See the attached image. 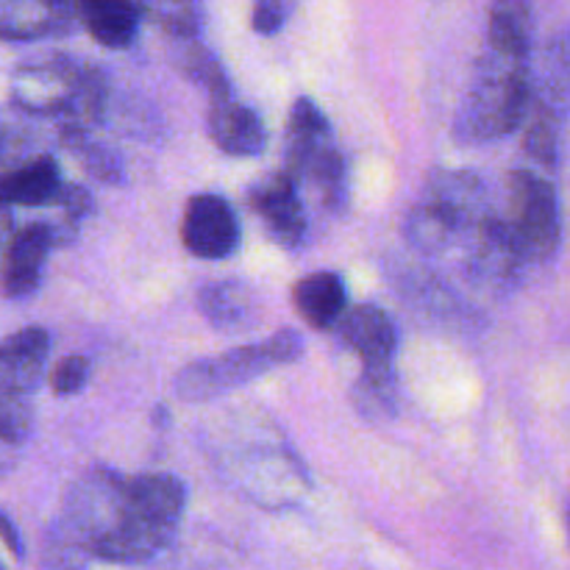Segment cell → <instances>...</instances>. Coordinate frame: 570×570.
I'll list each match as a JSON object with an SVG mask.
<instances>
[{
    "label": "cell",
    "instance_id": "cell-6",
    "mask_svg": "<svg viewBox=\"0 0 570 570\" xmlns=\"http://www.w3.org/2000/svg\"><path fill=\"white\" fill-rule=\"evenodd\" d=\"M87 70L89 61L70 59V56L28 61V65L17 67L11 76V104L26 115L50 117L59 126L76 106Z\"/></svg>",
    "mask_w": 570,
    "mask_h": 570
},
{
    "label": "cell",
    "instance_id": "cell-19",
    "mask_svg": "<svg viewBox=\"0 0 570 570\" xmlns=\"http://www.w3.org/2000/svg\"><path fill=\"white\" fill-rule=\"evenodd\" d=\"M534 17L529 0H490L488 48L532 59Z\"/></svg>",
    "mask_w": 570,
    "mask_h": 570
},
{
    "label": "cell",
    "instance_id": "cell-10",
    "mask_svg": "<svg viewBox=\"0 0 570 570\" xmlns=\"http://www.w3.org/2000/svg\"><path fill=\"white\" fill-rule=\"evenodd\" d=\"M421 200L449 215L465 237H473L484 217L493 215L488 184L473 170H434L423 184Z\"/></svg>",
    "mask_w": 570,
    "mask_h": 570
},
{
    "label": "cell",
    "instance_id": "cell-20",
    "mask_svg": "<svg viewBox=\"0 0 570 570\" xmlns=\"http://www.w3.org/2000/svg\"><path fill=\"white\" fill-rule=\"evenodd\" d=\"M404 237L406 243H410V248L417 250V254L440 256L445 254L451 245L465 239V234H462V228L456 226L449 215H443V212L434 209V206L417 200L404 220Z\"/></svg>",
    "mask_w": 570,
    "mask_h": 570
},
{
    "label": "cell",
    "instance_id": "cell-11",
    "mask_svg": "<svg viewBox=\"0 0 570 570\" xmlns=\"http://www.w3.org/2000/svg\"><path fill=\"white\" fill-rule=\"evenodd\" d=\"M56 248V237L48 223H28L9 239L3 254V271H0V289L6 298L20 301L39 289L45 262Z\"/></svg>",
    "mask_w": 570,
    "mask_h": 570
},
{
    "label": "cell",
    "instance_id": "cell-27",
    "mask_svg": "<svg viewBox=\"0 0 570 570\" xmlns=\"http://www.w3.org/2000/svg\"><path fill=\"white\" fill-rule=\"evenodd\" d=\"M298 0H256L254 3V31L262 37H273V33L282 31L287 26V20L293 17Z\"/></svg>",
    "mask_w": 570,
    "mask_h": 570
},
{
    "label": "cell",
    "instance_id": "cell-28",
    "mask_svg": "<svg viewBox=\"0 0 570 570\" xmlns=\"http://www.w3.org/2000/svg\"><path fill=\"white\" fill-rule=\"evenodd\" d=\"M28 159V137L20 126H11V122L0 120V165L6 170L11 167L26 165Z\"/></svg>",
    "mask_w": 570,
    "mask_h": 570
},
{
    "label": "cell",
    "instance_id": "cell-30",
    "mask_svg": "<svg viewBox=\"0 0 570 570\" xmlns=\"http://www.w3.org/2000/svg\"><path fill=\"white\" fill-rule=\"evenodd\" d=\"M11 237H14V234H11V209L9 206H0V250L9 245Z\"/></svg>",
    "mask_w": 570,
    "mask_h": 570
},
{
    "label": "cell",
    "instance_id": "cell-23",
    "mask_svg": "<svg viewBox=\"0 0 570 570\" xmlns=\"http://www.w3.org/2000/svg\"><path fill=\"white\" fill-rule=\"evenodd\" d=\"M137 6L173 39H198L204 26L200 0H137Z\"/></svg>",
    "mask_w": 570,
    "mask_h": 570
},
{
    "label": "cell",
    "instance_id": "cell-22",
    "mask_svg": "<svg viewBox=\"0 0 570 570\" xmlns=\"http://www.w3.org/2000/svg\"><path fill=\"white\" fill-rule=\"evenodd\" d=\"M173 61H176V67L181 70V76L187 81L206 89L209 100L234 95L232 81H228L226 70L217 61V56L206 45H200L198 39H176V56H173Z\"/></svg>",
    "mask_w": 570,
    "mask_h": 570
},
{
    "label": "cell",
    "instance_id": "cell-8",
    "mask_svg": "<svg viewBox=\"0 0 570 570\" xmlns=\"http://www.w3.org/2000/svg\"><path fill=\"white\" fill-rule=\"evenodd\" d=\"M181 243L198 259H228L239 248V220L234 206L215 193L193 195L181 217Z\"/></svg>",
    "mask_w": 570,
    "mask_h": 570
},
{
    "label": "cell",
    "instance_id": "cell-26",
    "mask_svg": "<svg viewBox=\"0 0 570 570\" xmlns=\"http://www.w3.org/2000/svg\"><path fill=\"white\" fill-rule=\"evenodd\" d=\"M89 371H92V365H89V360L83 354L65 356L61 362H56L53 373H50V390H53L56 395H61V399L78 395L87 387Z\"/></svg>",
    "mask_w": 570,
    "mask_h": 570
},
{
    "label": "cell",
    "instance_id": "cell-31",
    "mask_svg": "<svg viewBox=\"0 0 570 570\" xmlns=\"http://www.w3.org/2000/svg\"><path fill=\"white\" fill-rule=\"evenodd\" d=\"M0 570H3V566H0Z\"/></svg>",
    "mask_w": 570,
    "mask_h": 570
},
{
    "label": "cell",
    "instance_id": "cell-29",
    "mask_svg": "<svg viewBox=\"0 0 570 570\" xmlns=\"http://www.w3.org/2000/svg\"><path fill=\"white\" fill-rule=\"evenodd\" d=\"M0 540H3V546L11 551V554L17 557V560H22L20 532H17V527L9 521V518L3 515V512H0Z\"/></svg>",
    "mask_w": 570,
    "mask_h": 570
},
{
    "label": "cell",
    "instance_id": "cell-1",
    "mask_svg": "<svg viewBox=\"0 0 570 570\" xmlns=\"http://www.w3.org/2000/svg\"><path fill=\"white\" fill-rule=\"evenodd\" d=\"M184 512L187 488L178 476L92 468L67 490L53 543L83 560L142 566L176 543Z\"/></svg>",
    "mask_w": 570,
    "mask_h": 570
},
{
    "label": "cell",
    "instance_id": "cell-25",
    "mask_svg": "<svg viewBox=\"0 0 570 570\" xmlns=\"http://www.w3.org/2000/svg\"><path fill=\"white\" fill-rule=\"evenodd\" d=\"M92 195L89 189H83L81 184H65L59 200L53 204L56 220L48 223L50 232H53L56 245H67L78 237L81 232V223L92 215Z\"/></svg>",
    "mask_w": 570,
    "mask_h": 570
},
{
    "label": "cell",
    "instance_id": "cell-12",
    "mask_svg": "<svg viewBox=\"0 0 570 570\" xmlns=\"http://www.w3.org/2000/svg\"><path fill=\"white\" fill-rule=\"evenodd\" d=\"M76 20V0H0V39L6 42L67 33Z\"/></svg>",
    "mask_w": 570,
    "mask_h": 570
},
{
    "label": "cell",
    "instance_id": "cell-5",
    "mask_svg": "<svg viewBox=\"0 0 570 570\" xmlns=\"http://www.w3.org/2000/svg\"><path fill=\"white\" fill-rule=\"evenodd\" d=\"M504 220L515 234L529 265L549 262L557 254L562 239L560 198L549 176L538 170H512L507 178Z\"/></svg>",
    "mask_w": 570,
    "mask_h": 570
},
{
    "label": "cell",
    "instance_id": "cell-18",
    "mask_svg": "<svg viewBox=\"0 0 570 570\" xmlns=\"http://www.w3.org/2000/svg\"><path fill=\"white\" fill-rule=\"evenodd\" d=\"M198 309L212 328L234 334L254 321V295L243 282H206L198 293Z\"/></svg>",
    "mask_w": 570,
    "mask_h": 570
},
{
    "label": "cell",
    "instance_id": "cell-3",
    "mask_svg": "<svg viewBox=\"0 0 570 570\" xmlns=\"http://www.w3.org/2000/svg\"><path fill=\"white\" fill-rule=\"evenodd\" d=\"M304 354V340L293 328H282L273 337L262 343L239 345V348L226 351V354L206 356V360L189 362L181 367L173 382L176 395L187 404H200V401L220 399L232 390L245 387L254 379L265 376L273 367L293 365Z\"/></svg>",
    "mask_w": 570,
    "mask_h": 570
},
{
    "label": "cell",
    "instance_id": "cell-17",
    "mask_svg": "<svg viewBox=\"0 0 570 570\" xmlns=\"http://www.w3.org/2000/svg\"><path fill=\"white\" fill-rule=\"evenodd\" d=\"M76 6L78 20L104 48L122 50L137 39L139 20H142L137 0H76Z\"/></svg>",
    "mask_w": 570,
    "mask_h": 570
},
{
    "label": "cell",
    "instance_id": "cell-2",
    "mask_svg": "<svg viewBox=\"0 0 570 570\" xmlns=\"http://www.w3.org/2000/svg\"><path fill=\"white\" fill-rule=\"evenodd\" d=\"M532 106V59L484 48L454 117L460 145H488L523 128Z\"/></svg>",
    "mask_w": 570,
    "mask_h": 570
},
{
    "label": "cell",
    "instance_id": "cell-7",
    "mask_svg": "<svg viewBox=\"0 0 570 570\" xmlns=\"http://www.w3.org/2000/svg\"><path fill=\"white\" fill-rule=\"evenodd\" d=\"M248 204L265 226L267 237L287 250H298L309 232L301 184L287 170H276L250 184Z\"/></svg>",
    "mask_w": 570,
    "mask_h": 570
},
{
    "label": "cell",
    "instance_id": "cell-13",
    "mask_svg": "<svg viewBox=\"0 0 570 570\" xmlns=\"http://www.w3.org/2000/svg\"><path fill=\"white\" fill-rule=\"evenodd\" d=\"M209 137L223 154L250 159L259 156L267 145V128L262 117L250 106L239 104L234 95L209 100V115H206Z\"/></svg>",
    "mask_w": 570,
    "mask_h": 570
},
{
    "label": "cell",
    "instance_id": "cell-14",
    "mask_svg": "<svg viewBox=\"0 0 570 570\" xmlns=\"http://www.w3.org/2000/svg\"><path fill=\"white\" fill-rule=\"evenodd\" d=\"M50 354V334L42 326H26L0 340V387L31 395L42 384Z\"/></svg>",
    "mask_w": 570,
    "mask_h": 570
},
{
    "label": "cell",
    "instance_id": "cell-24",
    "mask_svg": "<svg viewBox=\"0 0 570 570\" xmlns=\"http://www.w3.org/2000/svg\"><path fill=\"white\" fill-rule=\"evenodd\" d=\"M61 142L70 148V154L81 161L83 170L92 178L104 184H122L126 178V167H122V159L109 150L106 145L95 142L89 134H70V137H61Z\"/></svg>",
    "mask_w": 570,
    "mask_h": 570
},
{
    "label": "cell",
    "instance_id": "cell-21",
    "mask_svg": "<svg viewBox=\"0 0 570 570\" xmlns=\"http://www.w3.org/2000/svg\"><path fill=\"white\" fill-rule=\"evenodd\" d=\"M33 432V406L28 395L0 387V473L11 471Z\"/></svg>",
    "mask_w": 570,
    "mask_h": 570
},
{
    "label": "cell",
    "instance_id": "cell-9",
    "mask_svg": "<svg viewBox=\"0 0 570 570\" xmlns=\"http://www.w3.org/2000/svg\"><path fill=\"white\" fill-rule=\"evenodd\" d=\"M527 265V256H523L515 234L507 226L504 215L493 209V215L484 217L482 226L473 232L468 271L488 287H512Z\"/></svg>",
    "mask_w": 570,
    "mask_h": 570
},
{
    "label": "cell",
    "instance_id": "cell-15",
    "mask_svg": "<svg viewBox=\"0 0 570 570\" xmlns=\"http://www.w3.org/2000/svg\"><path fill=\"white\" fill-rule=\"evenodd\" d=\"M65 184L59 161L53 156H37L0 173V206H53Z\"/></svg>",
    "mask_w": 570,
    "mask_h": 570
},
{
    "label": "cell",
    "instance_id": "cell-16",
    "mask_svg": "<svg viewBox=\"0 0 570 570\" xmlns=\"http://www.w3.org/2000/svg\"><path fill=\"white\" fill-rule=\"evenodd\" d=\"M293 304L306 326L326 332V328L337 326V321L348 309L345 282L332 271L309 273L293 287Z\"/></svg>",
    "mask_w": 570,
    "mask_h": 570
},
{
    "label": "cell",
    "instance_id": "cell-4",
    "mask_svg": "<svg viewBox=\"0 0 570 570\" xmlns=\"http://www.w3.org/2000/svg\"><path fill=\"white\" fill-rule=\"evenodd\" d=\"M287 173L298 184H309L328 212H340L348 200V170L340 148L334 145L332 126L315 100L298 98L289 109L287 137H284Z\"/></svg>",
    "mask_w": 570,
    "mask_h": 570
}]
</instances>
